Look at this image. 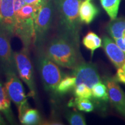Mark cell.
<instances>
[{
	"mask_svg": "<svg viewBox=\"0 0 125 125\" xmlns=\"http://www.w3.org/2000/svg\"><path fill=\"white\" fill-rule=\"evenodd\" d=\"M73 93L76 97L92 98V89L83 83L76 84L73 89Z\"/></svg>",
	"mask_w": 125,
	"mask_h": 125,
	"instance_id": "23",
	"label": "cell"
},
{
	"mask_svg": "<svg viewBox=\"0 0 125 125\" xmlns=\"http://www.w3.org/2000/svg\"><path fill=\"white\" fill-rule=\"evenodd\" d=\"M58 16L61 35L69 38L79 46L81 21L79 9L82 0H53Z\"/></svg>",
	"mask_w": 125,
	"mask_h": 125,
	"instance_id": "1",
	"label": "cell"
},
{
	"mask_svg": "<svg viewBox=\"0 0 125 125\" xmlns=\"http://www.w3.org/2000/svg\"><path fill=\"white\" fill-rule=\"evenodd\" d=\"M113 78L117 82L125 84V63L122 66L117 68V72Z\"/></svg>",
	"mask_w": 125,
	"mask_h": 125,
	"instance_id": "25",
	"label": "cell"
},
{
	"mask_svg": "<svg viewBox=\"0 0 125 125\" xmlns=\"http://www.w3.org/2000/svg\"><path fill=\"white\" fill-rule=\"evenodd\" d=\"M5 122L4 118H2V116L0 114V125H5Z\"/></svg>",
	"mask_w": 125,
	"mask_h": 125,
	"instance_id": "29",
	"label": "cell"
},
{
	"mask_svg": "<svg viewBox=\"0 0 125 125\" xmlns=\"http://www.w3.org/2000/svg\"><path fill=\"white\" fill-rule=\"evenodd\" d=\"M13 35L21 40L23 48L29 51L30 47L34 45L35 38L34 19L16 21Z\"/></svg>",
	"mask_w": 125,
	"mask_h": 125,
	"instance_id": "10",
	"label": "cell"
},
{
	"mask_svg": "<svg viewBox=\"0 0 125 125\" xmlns=\"http://www.w3.org/2000/svg\"><path fill=\"white\" fill-rule=\"evenodd\" d=\"M76 85V77L74 75L63 77L59 83L56 93L62 95L74 89Z\"/></svg>",
	"mask_w": 125,
	"mask_h": 125,
	"instance_id": "21",
	"label": "cell"
},
{
	"mask_svg": "<svg viewBox=\"0 0 125 125\" xmlns=\"http://www.w3.org/2000/svg\"><path fill=\"white\" fill-rule=\"evenodd\" d=\"M73 70L72 74L76 77V85L83 83L92 89L95 84L101 81L96 65L92 62H79Z\"/></svg>",
	"mask_w": 125,
	"mask_h": 125,
	"instance_id": "7",
	"label": "cell"
},
{
	"mask_svg": "<svg viewBox=\"0 0 125 125\" xmlns=\"http://www.w3.org/2000/svg\"><path fill=\"white\" fill-rule=\"evenodd\" d=\"M65 118L68 123L71 125H86L85 116L80 112L70 111L66 114Z\"/></svg>",
	"mask_w": 125,
	"mask_h": 125,
	"instance_id": "24",
	"label": "cell"
},
{
	"mask_svg": "<svg viewBox=\"0 0 125 125\" xmlns=\"http://www.w3.org/2000/svg\"><path fill=\"white\" fill-rule=\"evenodd\" d=\"M10 38L8 34L0 30V62L4 65L5 70L16 68Z\"/></svg>",
	"mask_w": 125,
	"mask_h": 125,
	"instance_id": "12",
	"label": "cell"
},
{
	"mask_svg": "<svg viewBox=\"0 0 125 125\" xmlns=\"http://www.w3.org/2000/svg\"><path fill=\"white\" fill-rule=\"evenodd\" d=\"M5 74L6 82L5 83V87L6 92L9 99L13 101L18 109L27 101L24 87L15 70L12 68L6 70Z\"/></svg>",
	"mask_w": 125,
	"mask_h": 125,
	"instance_id": "6",
	"label": "cell"
},
{
	"mask_svg": "<svg viewBox=\"0 0 125 125\" xmlns=\"http://www.w3.org/2000/svg\"><path fill=\"white\" fill-rule=\"evenodd\" d=\"M106 29L113 40L122 38L125 32V18H116L114 20H111Z\"/></svg>",
	"mask_w": 125,
	"mask_h": 125,
	"instance_id": "15",
	"label": "cell"
},
{
	"mask_svg": "<svg viewBox=\"0 0 125 125\" xmlns=\"http://www.w3.org/2000/svg\"><path fill=\"white\" fill-rule=\"evenodd\" d=\"M99 9L92 2V0H83L79 9L81 22L89 24L99 13Z\"/></svg>",
	"mask_w": 125,
	"mask_h": 125,
	"instance_id": "14",
	"label": "cell"
},
{
	"mask_svg": "<svg viewBox=\"0 0 125 125\" xmlns=\"http://www.w3.org/2000/svg\"><path fill=\"white\" fill-rule=\"evenodd\" d=\"M26 4H32L41 8L45 5L49 0H24Z\"/></svg>",
	"mask_w": 125,
	"mask_h": 125,
	"instance_id": "27",
	"label": "cell"
},
{
	"mask_svg": "<svg viewBox=\"0 0 125 125\" xmlns=\"http://www.w3.org/2000/svg\"><path fill=\"white\" fill-rule=\"evenodd\" d=\"M92 98L97 100L107 102L109 101V96L107 86L102 81L97 83L92 88Z\"/></svg>",
	"mask_w": 125,
	"mask_h": 125,
	"instance_id": "22",
	"label": "cell"
},
{
	"mask_svg": "<svg viewBox=\"0 0 125 125\" xmlns=\"http://www.w3.org/2000/svg\"><path fill=\"white\" fill-rule=\"evenodd\" d=\"M102 46L108 58L116 68L125 63V54L115 41L108 36H104L102 38Z\"/></svg>",
	"mask_w": 125,
	"mask_h": 125,
	"instance_id": "11",
	"label": "cell"
},
{
	"mask_svg": "<svg viewBox=\"0 0 125 125\" xmlns=\"http://www.w3.org/2000/svg\"><path fill=\"white\" fill-rule=\"evenodd\" d=\"M13 59L19 76L29 87L30 96L35 99L37 93L34 70L29 57V51L23 48L21 51L13 52Z\"/></svg>",
	"mask_w": 125,
	"mask_h": 125,
	"instance_id": "5",
	"label": "cell"
},
{
	"mask_svg": "<svg viewBox=\"0 0 125 125\" xmlns=\"http://www.w3.org/2000/svg\"><path fill=\"white\" fill-rule=\"evenodd\" d=\"M82 43L90 51L92 56L96 49L102 47V39L95 32L90 31L83 38Z\"/></svg>",
	"mask_w": 125,
	"mask_h": 125,
	"instance_id": "16",
	"label": "cell"
},
{
	"mask_svg": "<svg viewBox=\"0 0 125 125\" xmlns=\"http://www.w3.org/2000/svg\"><path fill=\"white\" fill-rule=\"evenodd\" d=\"M19 119L21 124L36 125L42 124L41 116L37 109L30 108L28 101L19 108Z\"/></svg>",
	"mask_w": 125,
	"mask_h": 125,
	"instance_id": "13",
	"label": "cell"
},
{
	"mask_svg": "<svg viewBox=\"0 0 125 125\" xmlns=\"http://www.w3.org/2000/svg\"><path fill=\"white\" fill-rule=\"evenodd\" d=\"M101 5L111 20L117 18L121 0H99Z\"/></svg>",
	"mask_w": 125,
	"mask_h": 125,
	"instance_id": "18",
	"label": "cell"
},
{
	"mask_svg": "<svg viewBox=\"0 0 125 125\" xmlns=\"http://www.w3.org/2000/svg\"><path fill=\"white\" fill-rule=\"evenodd\" d=\"M0 101L2 103L3 112L5 115L6 118L10 123L14 122V118L10 109V100L9 99L6 92L5 87L2 85V83L0 81Z\"/></svg>",
	"mask_w": 125,
	"mask_h": 125,
	"instance_id": "19",
	"label": "cell"
},
{
	"mask_svg": "<svg viewBox=\"0 0 125 125\" xmlns=\"http://www.w3.org/2000/svg\"><path fill=\"white\" fill-rule=\"evenodd\" d=\"M68 107L76 108L78 110L85 112H91L94 110L93 103L89 98L76 97L68 104Z\"/></svg>",
	"mask_w": 125,
	"mask_h": 125,
	"instance_id": "20",
	"label": "cell"
},
{
	"mask_svg": "<svg viewBox=\"0 0 125 125\" xmlns=\"http://www.w3.org/2000/svg\"><path fill=\"white\" fill-rule=\"evenodd\" d=\"M26 4L24 0H13L14 10L15 15L18 12L20 9Z\"/></svg>",
	"mask_w": 125,
	"mask_h": 125,
	"instance_id": "26",
	"label": "cell"
},
{
	"mask_svg": "<svg viewBox=\"0 0 125 125\" xmlns=\"http://www.w3.org/2000/svg\"><path fill=\"white\" fill-rule=\"evenodd\" d=\"M78 47L69 38L60 34L49 42L43 52L59 66L73 69L79 63Z\"/></svg>",
	"mask_w": 125,
	"mask_h": 125,
	"instance_id": "2",
	"label": "cell"
},
{
	"mask_svg": "<svg viewBox=\"0 0 125 125\" xmlns=\"http://www.w3.org/2000/svg\"><path fill=\"white\" fill-rule=\"evenodd\" d=\"M1 0H0V6H1Z\"/></svg>",
	"mask_w": 125,
	"mask_h": 125,
	"instance_id": "31",
	"label": "cell"
},
{
	"mask_svg": "<svg viewBox=\"0 0 125 125\" xmlns=\"http://www.w3.org/2000/svg\"><path fill=\"white\" fill-rule=\"evenodd\" d=\"M104 82L107 86L109 100L119 114L125 118V93L113 77L105 76Z\"/></svg>",
	"mask_w": 125,
	"mask_h": 125,
	"instance_id": "8",
	"label": "cell"
},
{
	"mask_svg": "<svg viewBox=\"0 0 125 125\" xmlns=\"http://www.w3.org/2000/svg\"><path fill=\"white\" fill-rule=\"evenodd\" d=\"M3 109H4V107H3V105H2V103L0 101V111H3Z\"/></svg>",
	"mask_w": 125,
	"mask_h": 125,
	"instance_id": "30",
	"label": "cell"
},
{
	"mask_svg": "<svg viewBox=\"0 0 125 125\" xmlns=\"http://www.w3.org/2000/svg\"><path fill=\"white\" fill-rule=\"evenodd\" d=\"M40 8V7L35 5L26 4L15 14L16 21L28 19H34L35 20Z\"/></svg>",
	"mask_w": 125,
	"mask_h": 125,
	"instance_id": "17",
	"label": "cell"
},
{
	"mask_svg": "<svg viewBox=\"0 0 125 125\" xmlns=\"http://www.w3.org/2000/svg\"><path fill=\"white\" fill-rule=\"evenodd\" d=\"M114 41H115V42H116V44L118 45L119 47L121 48V49H122V51L123 52H124V53L125 54V44L122 42L121 39L118 38V39H116V40H115Z\"/></svg>",
	"mask_w": 125,
	"mask_h": 125,
	"instance_id": "28",
	"label": "cell"
},
{
	"mask_svg": "<svg viewBox=\"0 0 125 125\" xmlns=\"http://www.w3.org/2000/svg\"><path fill=\"white\" fill-rule=\"evenodd\" d=\"M37 65L45 90L56 93V87L63 78L59 65L48 58L42 49L40 50Z\"/></svg>",
	"mask_w": 125,
	"mask_h": 125,
	"instance_id": "4",
	"label": "cell"
},
{
	"mask_svg": "<svg viewBox=\"0 0 125 125\" xmlns=\"http://www.w3.org/2000/svg\"><path fill=\"white\" fill-rule=\"evenodd\" d=\"M16 18L13 0H1L0 6V30L9 37L14 35Z\"/></svg>",
	"mask_w": 125,
	"mask_h": 125,
	"instance_id": "9",
	"label": "cell"
},
{
	"mask_svg": "<svg viewBox=\"0 0 125 125\" xmlns=\"http://www.w3.org/2000/svg\"><path fill=\"white\" fill-rule=\"evenodd\" d=\"M54 12L55 8L53 0H49L38 10L34 20L35 38L34 46L36 49H42L51 29Z\"/></svg>",
	"mask_w": 125,
	"mask_h": 125,
	"instance_id": "3",
	"label": "cell"
}]
</instances>
